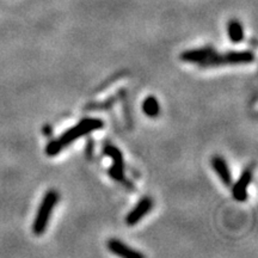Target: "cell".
<instances>
[{"instance_id": "obj_1", "label": "cell", "mask_w": 258, "mask_h": 258, "mask_svg": "<svg viewBox=\"0 0 258 258\" xmlns=\"http://www.w3.org/2000/svg\"><path fill=\"white\" fill-rule=\"evenodd\" d=\"M180 61L198 64L202 69L224 66V64H245L254 61V54L250 50L226 51L219 53L213 47H202L198 49H189L180 53Z\"/></svg>"}, {"instance_id": "obj_2", "label": "cell", "mask_w": 258, "mask_h": 258, "mask_svg": "<svg viewBox=\"0 0 258 258\" xmlns=\"http://www.w3.org/2000/svg\"><path fill=\"white\" fill-rule=\"evenodd\" d=\"M103 127H104V122H103L101 118H84V120L80 121L78 124L73 125L72 128L69 129V131L64 132L59 139L50 141L46 147V154L49 157L57 156L64 147L69 146V145L72 144L73 141L78 140V139L84 137V135L91 133V132L102 129Z\"/></svg>"}, {"instance_id": "obj_3", "label": "cell", "mask_w": 258, "mask_h": 258, "mask_svg": "<svg viewBox=\"0 0 258 258\" xmlns=\"http://www.w3.org/2000/svg\"><path fill=\"white\" fill-rule=\"evenodd\" d=\"M59 202V192L56 190H48L46 195L42 199L40 207L37 209L36 217H35L34 224H32V232L34 234L41 235L46 232L49 220L53 214L54 208Z\"/></svg>"}, {"instance_id": "obj_4", "label": "cell", "mask_w": 258, "mask_h": 258, "mask_svg": "<svg viewBox=\"0 0 258 258\" xmlns=\"http://www.w3.org/2000/svg\"><path fill=\"white\" fill-rule=\"evenodd\" d=\"M104 154L110 157L112 160V165L109 169V175L111 178L118 180V182L127 183L124 177V159L121 151L112 145H106L104 147Z\"/></svg>"}, {"instance_id": "obj_5", "label": "cell", "mask_w": 258, "mask_h": 258, "mask_svg": "<svg viewBox=\"0 0 258 258\" xmlns=\"http://www.w3.org/2000/svg\"><path fill=\"white\" fill-rule=\"evenodd\" d=\"M153 208V200L151 198H143L138 202V205L128 213L125 217V224L128 226H135L139 224L146 215L152 211Z\"/></svg>"}, {"instance_id": "obj_6", "label": "cell", "mask_w": 258, "mask_h": 258, "mask_svg": "<svg viewBox=\"0 0 258 258\" xmlns=\"http://www.w3.org/2000/svg\"><path fill=\"white\" fill-rule=\"evenodd\" d=\"M252 166L247 167V169L244 170V172L241 173L239 179L232 184V195L235 201L244 202L247 200V188L251 184V180H252Z\"/></svg>"}, {"instance_id": "obj_7", "label": "cell", "mask_w": 258, "mask_h": 258, "mask_svg": "<svg viewBox=\"0 0 258 258\" xmlns=\"http://www.w3.org/2000/svg\"><path fill=\"white\" fill-rule=\"evenodd\" d=\"M212 166L214 169L215 173H217L221 182L224 183L226 186L232 185V173L230 167H228L227 161L225 160L224 157L221 156H214L212 158Z\"/></svg>"}, {"instance_id": "obj_8", "label": "cell", "mask_w": 258, "mask_h": 258, "mask_svg": "<svg viewBox=\"0 0 258 258\" xmlns=\"http://www.w3.org/2000/svg\"><path fill=\"white\" fill-rule=\"evenodd\" d=\"M108 249L111 251L112 253L116 256L124 257V258H143L144 254L141 252H138L134 249H132L131 246H128L127 244L122 243L121 240L115 239L112 238L108 241Z\"/></svg>"}, {"instance_id": "obj_9", "label": "cell", "mask_w": 258, "mask_h": 258, "mask_svg": "<svg viewBox=\"0 0 258 258\" xmlns=\"http://www.w3.org/2000/svg\"><path fill=\"white\" fill-rule=\"evenodd\" d=\"M227 35L232 43H240L244 40L243 24L238 19H232L227 23Z\"/></svg>"}, {"instance_id": "obj_10", "label": "cell", "mask_w": 258, "mask_h": 258, "mask_svg": "<svg viewBox=\"0 0 258 258\" xmlns=\"http://www.w3.org/2000/svg\"><path fill=\"white\" fill-rule=\"evenodd\" d=\"M143 111L147 117L156 118L158 117L160 112V106L159 102L154 96H148L146 99L143 102Z\"/></svg>"}]
</instances>
